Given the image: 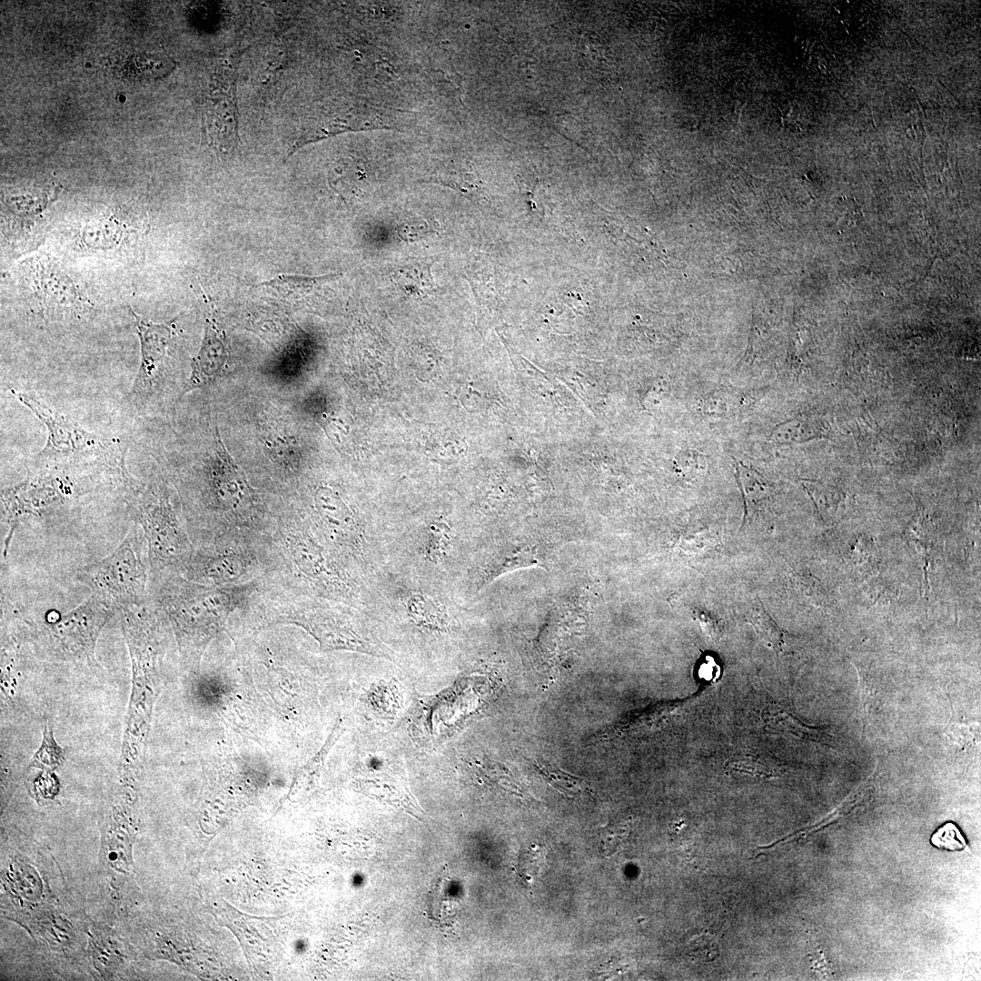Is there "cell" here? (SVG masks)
I'll return each mask as SVG.
<instances>
[{"instance_id": "obj_30", "label": "cell", "mask_w": 981, "mask_h": 981, "mask_svg": "<svg viewBox=\"0 0 981 981\" xmlns=\"http://www.w3.org/2000/svg\"><path fill=\"white\" fill-rule=\"evenodd\" d=\"M694 621L699 625L701 631L712 641L718 642L722 636L720 621L708 612L693 608L691 610Z\"/></svg>"}, {"instance_id": "obj_3", "label": "cell", "mask_w": 981, "mask_h": 981, "mask_svg": "<svg viewBox=\"0 0 981 981\" xmlns=\"http://www.w3.org/2000/svg\"><path fill=\"white\" fill-rule=\"evenodd\" d=\"M136 521L146 540L154 575L182 570L193 555L189 539L180 523L170 495L163 484L144 487L134 481Z\"/></svg>"}, {"instance_id": "obj_19", "label": "cell", "mask_w": 981, "mask_h": 981, "mask_svg": "<svg viewBox=\"0 0 981 981\" xmlns=\"http://www.w3.org/2000/svg\"><path fill=\"white\" fill-rule=\"evenodd\" d=\"M431 268V264L425 261L402 263L391 272V282L408 297H428L436 291Z\"/></svg>"}, {"instance_id": "obj_2", "label": "cell", "mask_w": 981, "mask_h": 981, "mask_svg": "<svg viewBox=\"0 0 981 981\" xmlns=\"http://www.w3.org/2000/svg\"><path fill=\"white\" fill-rule=\"evenodd\" d=\"M140 530L134 522L111 554L77 571V580L114 609L146 602V540Z\"/></svg>"}, {"instance_id": "obj_23", "label": "cell", "mask_w": 981, "mask_h": 981, "mask_svg": "<svg viewBox=\"0 0 981 981\" xmlns=\"http://www.w3.org/2000/svg\"><path fill=\"white\" fill-rule=\"evenodd\" d=\"M629 825L627 820L616 819L602 827L599 831V847L602 855L612 856L618 852L629 834Z\"/></svg>"}, {"instance_id": "obj_8", "label": "cell", "mask_w": 981, "mask_h": 981, "mask_svg": "<svg viewBox=\"0 0 981 981\" xmlns=\"http://www.w3.org/2000/svg\"><path fill=\"white\" fill-rule=\"evenodd\" d=\"M313 499L319 518L330 538L358 554L363 552L366 547L364 530L339 493L327 486H320Z\"/></svg>"}, {"instance_id": "obj_9", "label": "cell", "mask_w": 981, "mask_h": 981, "mask_svg": "<svg viewBox=\"0 0 981 981\" xmlns=\"http://www.w3.org/2000/svg\"><path fill=\"white\" fill-rule=\"evenodd\" d=\"M286 545L297 569L322 590L344 592L350 589L346 577L308 535L290 533Z\"/></svg>"}, {"instance_id": "obj_10", "label": "cell", "mask_w": 981, "mask_h": 981, "mask_svg": "<svg viewBox=\"0 0 981 981\" xmlns=\"http://www.w3.org/2000/svg\"><path fill=\"white\" fill-rule=\"evenodd\" d=\"M370 110L360 108H343L334 113H327L313 119L307 124L302 134L291 147L287 157L303 145L343 132L386 128L383 117Z\"/></svg>"}, {"instance_id": "obj_29", "label": "cell", "mask_w": 981, "mask_h": 981, "mask_svg": "<svg viewBox=\"0 0 981 981\" xmlns=\"http://www.w3.org/2000/svg\"><path fill=\"white\" fill-rule=\"evenodd\" d=\"M726 768L729 773L751 778L764 777L768 773L764 764L749 757L730 760L727 763Z\"/></svg>"}, {"instance_id": "obj_20", "label": "cell", "mask_w": 981, "mask_h": 981, "mask_svg": "<svg viewBox=\"0 0 981 981\" xmlns=\"http://www.w3.org/2000/svg\"><path fill=\"white\" fill-rule=\"evenodd\" d=\"M450 187L471 200H480L481 189L468 164L449 159L438 164L425 180Z\"/></svg>"}, {"instance_id": "obj_14", "label": "cell", "mask_w": 981, "mask_h": 981, "mask_svg": "<svg viewBox=\"0 0 981 981\" xmlns=\"http://www.w3.org/2000/svg\"><path fill=\"white\" fill-rule=\"evenodd\" d=\"M248 565L247 558L242 554L229 552L210 555L199 552L193 553L181 571L193 581L222 586L240 579L246 572Z\"/></svg>"}, {"instance_id": "obj_1", "label": "cell", "mask_w": 981, "mask_h": 981, "mask_svg": "<svg viewBox=\"0 0 981 981\" xmlns=\"http://www.w3.org/2000/svg\"><path fill=\"white\" fill-rule=\"evenodd\" d=\"M10 392L46 428L45 444L36 456L40 462L47 467L81 461L98 462L115 471L127 484L133 480L125 468L127 447L121 439L86 431L32 391L12 389Z\"/></svg>"}, {"instance_id": "obj_31", "label": "cell", "mask_w": 981, "mask_h": 981, "mask_svg": "<svg viewBox=\"0 0 981 981\" xmlns=\"http://www.w3.org/2000/svg\"><path fill=\"white\" fill-rule=\"evenodd\" d=\"M689 951L704 960L712 959L717 954L718 946L709 936H698L690 940Z\"/></svg>"}, {"instance_id": "obj_7", "label": "cell", "mask_w": 981, "mask_h": 981, "mask_svg": "<svg viewBox=\"0 0 981 981\" xmlns=\"http://www.w3.org/2000/svg\"><path fill=\"white\" fill-rule=\"evenodd\" d=\"M131 312L135 321L141 348L140 365L131 395L134 399H143L156 384L161 366L171 345L175 319L157 323L144 318L133 309Z\"/></svg>"}, {"instance_id": "obj_5", "label": "cell", "mask_w": 981, "mask_h": 981, "mask_svg": "<svg viewBox=\"0 0 981 981\" xmlns=\"http://www.w3.org/2000/svg\"><path fill=\"white\" fill-rule=\"evenodd\" d=\"M238 64V52L223 54L217 63L209 88L206 130L212 146L222 155L233 154L239 144L236 98Z\"/></svg>"}, {"instance_id": "obj_4", "label": "cell", "mask_w": 981, "mask_h": 981, "mask_svg": "<svg viewBox=\"0 0 981 981\" xmlns=\"http://www.w3.org/2000/svg\"><path fill=\"white\" fill-rule=\"evenodd\" d=\"M74 494V483L54 471L29 472L27 478L1 490L2 520L8 532L5 555L18 522L25 518H41L64 504Z\"/></svg>"}, {"instance_id": "obj_11", "label": "cell", "mask_w": 981, "mask_h": 981, "mask_svg": "<svg viewBox=\"0 0 981 981\" xmlns=\"http://www.w3.org/2000/svg\"><path fill=\"white\" fill-rule=\"evenodd\" d=\"M217 457L206 472L213 498L221 508L236 510L253 497L244 477L234 465L223 444L219 441Z\"/></svg>"}, {"instance_id": "obj_16", "label": "cell", "mask_w": 981, "mask_h": 981, "mask_svg": "<svg viewBox=\"0 0 981 981\" xmlns=\"http://www.w3.org/2000/svg\"><path fill=\"white\" fill-rule=\"evenodd\" d=\"M34 266V276L31 274L34 283L31 284H34L36 298L43 306L47 309L81 305L83 300L73 282L52 263L40 260Z\"/></svg>"}, {"instance_id": "obj_22", "label": "cell", "mask_w": 981, "mask_h": 981, "mask_svg": "<svg viewBox=\"0 0 981 981\" xmlns=\"http://www.w3.org/2000/svg\"><path fill=\"white\" fill-rule=\"evenodd\" d=\"M749 622L760 638L765 641L766 645L771 647L775 650L781 649L782 644L784 643L783 633L774 619L764 609V607L760 602H756L753 605Z\"/></svg>"}, {"instance_id": "obj_12", "label": "cell", "mask_w": 981, "mask_h": 981, "mask_svg": "<svg viewBox=\"0 0 981 981\" xmlns=\"http://www.w3.org/2000/svg\"><path fill=\"white\" fill-rule=\"evenodd\" d=\"M227 356V349L219 331L213 322L207 318L202 344L192 361L191 372L181 397L214 382L221 375Z\"/></svg>"}, {"instance_id": "obj_17", "label": "cell", "mask_w": 981, "mask_h": 981, "mask_svg": "<svg viewBox=\"0 0 981 981\" xmlns=\"http://www.w3.org/2000/svg\"><path fill=\"white\" fill-rule=\"evenodd\" d=\"M401 590L399 600L414 625L431 631H442L449 626L450 609L437 596L420 589Z\"/></svg>"}, {"instance_id": "obj_15", "label": "cell", "mask_w": 981, "mask_h": 981, "mask_svg": "<svg viewBox=\"0 0 981 981\" xmlns=\"http://www.w3.org/2000/svg\"><path fill=\"white\" fill-rule=\"evenodd\" d=\"M411 536L414 554L427 567L441 568L450 562L456 533L446 519L431 518Z\"/></svg>"}, {"instance_id": "obj_25", "label": "cell", "mask_w": 981, "mask_h": 981, "mask_svg": "<svg viewBox=\"0 0 981 981\" xmlns=\"http://www.w3.org/2000/svg\"><path fill=\"white\" fill-rule=\"evenodd\" d=\"M544 861L545 853L543 848L538 845H531L520 851L516 865V873L525 883L530 884L539 875Z\"/></svg>"}, {"instance_id": "obj_18", "label": "cell", "mask_w": 981, "mask_h": 981, "mask_svg": "<svg viewBox=\"0 0 981 981\" xmlns=\"http://www.w3.org/2000/svg\"><path fill=\"white\" fill-rule=\"evenodd\" d=\"M340 274L330 273L321 276H304L279 274L259 286L271 289L279 298L291 302H302L317 296L319 291L327 283L338 278Z\"/></svg>"}, {"instance_id": "obj_32", "label": "cell", "mask_w": 981, "mask_h": 981, "mask_svg": "<svg viewBox=\"0 0 981 981\" xmlns=\"http://www.w3.org/2000/svg\"><path fill=\"white\" fill-rule=\"evenodd\" d=\"M667 383L663 380L657 381L653 383L652 387L648 391L645 397V401L648 404L658 403L661 398H663L666 392Z\"/></svg>"}, {"instance_id": "obj_6", "label": "cell", "mask_w": 981, "mask_h": 981, "mask_svg": "<svg viewBox=\"0 0 981 981\" xmlns=\"http://www.w3.org/2000/svg\"><path fill=\"white\" fill-rule=\"evenodd\" d=\"M114 610L92 594L70 611L47 620L50 637L64 654L92 657L96 637Z\"/></svg>"}, {"instance_id": "obj_21", "label": "cell", "mask_w": 981, "mask_h": 981, "mask_svg": "<svg viewBox=\"0 0 981 981\" xmlns=\"http://www.w3.org/2000/svg\"><path fill=\"white\" fill-rule=\"evenodd\" d=\"M734 460L735 476L743 495L745 519L750 517L754 506L766 499L768 487L763 476L741 461Z\"/></svg>"}, {"instance_id": "obj_13", "label": "cell", "mask_w": 981, "mask_h": 981, "mask_svg": "<svg viewBox=\"0 0 981 981\" xmlns=\"http://www.w3.org/2000/svg\"><path fill=\"white\" fill-rule=\"evenodd\" d=\"M303 619L314 635L324 645L331 648L346 649L360 651L374 657L391 660V655L379 644L358 635L348 626L334 617L321 611L312 610L304 613Z\"/></svg>"}, {"instance_id": "obj_27", "label": "cell", "mask_w": 981, "mask_h": 981, "mask_svg": "<svg viewBox=\"0 0 981 981\" xmlns=\"http://www.w3.org/2000/svg\"><path fill=\"white\" fill-rule=\"evenodd\" d=\"M436 223L423 218L405 219L397 227L398 236L404 242H417L436 231Z\"/></svg>"}, {"instance_id": "obj_24", "label": "cell", "mask_w": 981, "mask_h": 981, "mask_svg": "<svg viewBox=\"0 0 981 981\" xmlns=\"http://www.w3.org/2000/svg\"><path fill=\"white\" fill-rule=\"evenodd\" d=\"M737 395L720 388L708 393L700 403L701 411L709 417L721 418L736 411Z\"/></svg>"}, {"instance_id": "obj_28", "label": "cell", "mask_w": 981, "mask_h": 981, "mask_svg": "<svg viewBox=\"0 0 981 981\" xmlns=\"http://www.w3.org/2000/svg\"><path fill=\"white\" fill-rule=\"evenodd\" d=\"M931 843L946 850H962L966 847V842L959 828L952 822H947L940 827L931 837Z\"/></svg>"}, {"instance_id": "obj_26", "label": "cell", "mask_w": 981, "mask_h": 981, "mask_svg": "<svg viewBox=\"0 0 981 981\" xmlns=\"http://www.w3.org/2000/svg\"><path fill=\"white\" fill-rule=\"evenodd\" d=\"M676 471L686 480H694L704 474L708 469V458L694 449L679 451L674 461Z\"/></svg>"}]
</instances>
